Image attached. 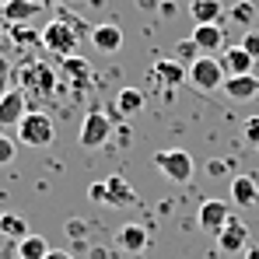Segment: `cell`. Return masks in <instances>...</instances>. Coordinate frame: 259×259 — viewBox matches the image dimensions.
Masks as SVG:
<instances>
[{
  "label": "cell",
  "mask_w": 259,
  "mask_h": 259,
  "mask_svg": "<svg viewBox=\"0 0 259 259\" xmlns=\"http://www.w3.org/2000/svg\"><path fill=\"white\" fill-rule=\"evenodd\" d=\"M18 81H21V91L28 95V102L32 98L35 102H49L56 84H60V74L49 63H42V60H25L18 67Z\"/></svg>",
  "instance_id": "6da1fadb"
},
{
  "label": "cell",
  "mask_w": 259,
  "mask_h": 259,
  "mask_svg": "<svg viewBox=\"0 0 259 259\" xmlns=\"http://www.w3.org/2000/svg\"><path fill=\"white\" fill-rule=\"evenodd\" d=\"M18 140H21L25 147H49V144L56 140V123H53V116H46L39 109L25 112V119L18 123Z\"/></svg>",
  "instance_id": "7a4b0ae2"
},
{
  "label": "cell",
  "mask_w": 259,
  "mask_h": 259,
  "mask_svg": "<svg viewBox=\"0 0 259 259\" xmlns=\"http://www.w3.org/2000/svg\"><path fill=\"white\" fill-rule=\"evenodd\" d=\"M77 39H81V35H77V28L70 25V18H53V21L42 28V35H39V42H42L49 53H56L60 60L74 56Z\"/></svg>",
  "instance_id": "3957f363"
},
{
  "label": "cell",
  "mask_w": 259,
  "mask_h": 259,
  "mask_svg": "<svg viewBox=\"0 0 259 259\" xmlns=\"http://www.w3.org/2000/svg\"><path fill=\"white\" fill-rule=\"evenodd\" d=\"M112 130H116V119H112L109 112H102V109H88L84 123H81V133H77V144L88 147V151L105 147L109 137H112Z\"/></svg>",
  "instance_id": "277c9868"
},
{
  "label": "cell",
  "mask_w": 259,
  "mask_h": 259,
  "mask_svg": "<svg viewBox=\"0 0 259 259\" xmlns=\"http://www.w3.org/2000/svg\"><path fill=\"white\" fill-rule=\"evenodd\" d=\"M154 165H158V172L165 175L168 182H189L193 172H196V161H193V154L189 151H179V147H168V151H158L154 154Z\"/></svg>",
  "instance_id": "5b68a950"
},
{
  "label": "cell",
  "mask_w": 259,
  "mask_h": 259,
  "mask_svg": "<svg viewBox=\"0 0 259 259\" xmlns=\"http://www.w3.org/2000/svg\"><path fill=\"white\" fill-rule=\"evenodd\" d=\"M224 81H228V74H224L221 56H200L189 67V81L186 84H193L196 91H217V88H224Z\"/></svg>",
  "instance_id": "8992f818"
},
{
  "label": "cell",
  "mask_w": 259,
  "mask_h": 259,
  "mask_svg": "<svg viewBox=\"0 0 259 259\" xmlns=\"http://www.w3.org/2000/svg\"><path fill=\"white\" fill-rule=\"evenodd\" d=\"M25 112H32V102H28V95L21 91V88H11L4 98H0V130L14 126L25 119Z\"/></svg>",
  "instance_id": "52a82bcc"
},
{
  "label": "cell",
  "mask_w": 259,
  "mask_h": 259,
  "mask_svg": "<svg viewBox=\"0 0 259 259\" xmlns=\"http://www.w3.org/2000/svg\"><path fill=\"white\" fill-rule=\"evenodd\" d=\"M60 77H63L67 84L81 95V91H88V88H91V81H95V70H91V63H88L84 56H77V53H74V56L60 60Z\"/></svg>",
  "instance_id": "ba28073f"
},
{
  "label": "cell",
  "mask_w": 259,
  "mask_h": 259,
  "mask_svg": "<svg viewBox=\"0 0 259 259\" xmlns=\"http://www.w3.org/2000/svg\"><path fill=\"white\" fill-rule=\"evenodd\" d=\"M217 249L221 252H245L249 249V228L242 217H228V224L217 231Z\"/></svg>",
  "instance_id": "9c48e42d"
},
{
  "label": "cell",
  "mask_w": 259,
  "mask_h": 259,
  "mask_svg": "<svg viewBox=\"0 0 259 259\" xmlns=\"http://www.w3.org/2000/svg\"><path fill=\"white\" fill-rule=\"evenodd\" d=\"M151 81L158 88H179L189 81V67H182L179 60H172V56H165V60H154V67H151Z\"/></svg>",
  "instance_id": "30bf717a"
},
{
  "label": "cell",
  "mask_w": 259,
  "mask_h": 259,
  "mask_svg": "<svg viewBox=\"0 0 259 259\" xmlns=\"http://www.w3.org/2000/svg\"><path fill=\"white\" fill-rule=\"evenodd\" d=\"M228 217H231V203H228V200H203L200 210H196V224H200L203 231L217 235V231L228 224Z\"/></svg>",
  "instance_id": "8fae6325"
},
{
  "label": "cell",
  "mask_w": 259,
  "mask_h": 259,
  "mask_svg": "<svg viewBox=\"0 0 259 259\" xmlns=\"http://www.w3.org/2000/svg\"><path fill=\"white\" fill-rule=\"evenodd\" d=\"M91 46H95L98 53H105V56L119 53V49H123V28H119V25H112V21L95 25V28H91Z\"/></svg>",
  "instance_id": "7c38bea8"
},
{
  "label": "cell",
  "mask_w": 259,
  "mask_h": 259,
  "mask_svg": "<svg viewBox=\"0 0 259 259\" xmlns=\"http://www.w3.org/2000/svg\"><path fill=\"white\" fill-rule=\"evenodd\" d=\"M189 39L200 46L203 56H214V53H224V49H228V42H224V28H221V25H196Z\"/></svg>",
  "instance_id": "4fadbf2b"
},
{
  "label": "cell",
  "mask_w": 259,
  "mask_h": 259,
  "mask_svg": "<svg viewBox=\"0 0 259 259\" xmlns=\"http://www.w3.org/2000/svg\"><path fill=\"white\" fill-rule=\"evenodd\" d=\"M39 11H42L39 0H7L4 11H0V21H4L7 28H11V25H25V21H32Z\"/></svg>",
  "instance_id": "5bb4252c"
},
{
  "label": "cell",
  "mask_w": 259,
  "mask_h": 259,
  "mask_svg": "<svg viewBox=\"0 0 259 259\" xmlns=\"http://www.w3.org/2000/svg\"><path fill=\"white\" fill-rule=\"evenodd\" d=\"M137 193L123 175H109L105 179V207H133Z\"/></svg>",
  "instance_id": "9a60e30c"
},
{
  "label": "cell",
  "mask_w": 259,
  "mask_h": 259,
  "mask_svg": "<svg viewBox=\"0 0 259 259\" xmlns=\"http://www.w3.org/2000/svg\"><path fill=\"white\" fill-rule=\"evenodd\" d=\"M147 228H140V224H123L119 231H116V249L119 252H130V256H137V252H144L147 249Z\"/></svg>",
  "instance_id": "2e32d148"
},
{
  "label": "cell",
  "mask_w": 259,
  "mask_h": 259,
  "mask_svg": "<svg viewBox=\"0 0 259 259\" xmlns=\"http://www.w3.org/2000/svg\"><path fill=\"white\" fill-rule=\"evenodd\" d=\"M231 102H249V98H256L259 95V77L252 74H238V77H228L224 88H221Z\"/></svg>",
  "instance_id": "e0dca14e"
},
{
  "label": "cell",
  "mask_w": 259,
  "mask_h": 259,
  "mask_svg": "<svg viewBox=\"0 0 259 259\" xmlns=\"http://www.w3.org/2000/svg\"><path fill=\"white\" fill-rule=\"evenodd\" d=\"M231 203L235 207H256L259 203V186L252 175H235L231 179Z\"/></svg>",
  "instance_id": "ac0fdd59"
},
{
  "label": "cell",
  "mask_w": 259,
  "mask_h": 259,
  "mask_svg": "<svg viewBox=\"0 0 259 259\" xmlns=\"http://www.w3.org/2000/svg\"><path fill=\"white\" fill-rule=\"evenodd\" d=\"M221 63H224V74L228 77H238V74H252V56L242 49V46H228L224 49V56H221Z\"/></svg>",
  "instance_id": "d6986e66"
},
{
  "label": "cell",
  "mask_w": 259,
  "mask_h": 259,
  "mask_svg": "<svg viewBox=\"0 0 259 259\" xmlns=\"http://www.w3.org/2000/svg\"><path fill=\"white\" fill-rule=\"evenodd\" d=\"M189 14L196 25H221L224 7H221V0H189Z\"/></svg>",
  "instance_id": "ffe728a7"
},
{
  "label": "cell",
  "mask_w": 259,
  "mask_h": 259,
  "mask_svg": "<svg viewBox=\"0 0 259 259\" xmlns=\"http://www.w3.org/2000/svg\"><path fill=\"white\" fill-rule=\"evenodd\" d=\"M14 245H18V259H46L49 252H53L42 235H25V238L14 242Z\"/></svg>",
  "instance_id": "44dd1931"
},
{
  "label": "cell",
  "mask_w": 259,
  "mask_h": 259,
  "mask_svg": "<svg viewBox=\"0 0 259 259\" xmlns=\"http://www.w3.org/2000/svg\"><path fill=\"white\" fill-rule=\"evenodd\" d=\"M140 109H144V91L123 88V91L116 95V112H119V116H137Z\"/></svg>",
  "instance_id": "7402d4cb"
},
{
  "label": "cell",
  "mask_w": 259,
  "mask_h": 259,
  "mask_svg": "<svg viewBox=\"0 0 259 259\" xmlns=\"http://www.w3.org/2000/svg\"><path fill=\"white\" fill-rule=\"evenodd\" d=\"M0 235L11 238V242H21V238L28 235V221H25L21 214H4V221H0Z\"/></svg>",
  "instance_id": "603a6c76"
},
{
  "label": "cell",
  "mask_w": 259,
  "mask_h": 259,
  "mask_svg": "<svg viewBox=\"0 0 259 259\" xmlns=\"http://www.w3.org/2000/svg\"><path fill=\"white\" fill-rule=\"evenodd\" d=\"M252 21H256V7H252L249 0H238V4L231 7V25H242V28L249 32Z\"/></svg>",
  "instance_id": "cb8c5ba5"
},
{
  "label": "cell",
  "mask_w": 259,
  "mask_h": 259,
  "mask_svg": "<svg viewBox=\"0 0 259 259\" xmlns=\"http://www.w3.org/2000/svg\"><path fill=\"white\" fill-rule=\"evenodd\" d=\"M200 56H203V53H200V46L193 42V39H182V42H175V56H172V60H179L182 67H193Z\"/></svg>",
  "instance_id": "d4e9b609"
},
{
  "label": "cell",
  "mask_w": 259,
  "mask_h": 259,
  "mask_svg": "<svg viewBox=\"0 0 259 259\" xmlns=\"http://www.w3.org/2000/svg\"><path fill=\"white\" fill-rule=\"evenodd\" d=\"M14 154H18V144H14V137L0 133V165H11V161H14Z\"/></svg>",
  "instance_id": "484cf974"
},
{
  "label": "cell",
  "mask_w": 259,
  "mask_h": 259,
  "mask_svg": "<svg viewBox=\"0 0 259 259\" xmlns=\"http://www.w3.org/2000/svg\"><path fill=\"white\" fill-rule=\"evenodd\" d=\"M238 46H242L252 60H259V28H249V32L242 35V42H238Z\"/></svg>",
  "instance_id": "4316f807"
},
{
  "label": "cell",
  "mask_w": 259,
  "mask_h": 259,
  "mask_svg": "<svg viewBox=\"0 0 259 259\" xmlns=\"http://www.w3.org/2000/svg\"><path fill=\"white\" fill-rule=\"evenodd\" d=\"M63 231H67V238H84V235H88V224L81 221V217H70V221L63 224Z\"/></svg>",
  "instance_id": "83f0119b"
},
{
  "label": "cell",
  "mask_w": 259,
  "mask_h": 259,
  "mask_svg": "<svg viewBox=\"0 0 259 259\" xmlns=\"http://www.w3.org/2000/svg\"><path fill=\"white\" fill-rule=\"evenodd\" d=\"M11 74H14V70H11V60H7V56H0V98L11 91Z\"/></svg>",
  "instance_id": "f1b7e54d"
},
{
  "label": "cell",
  "mask_w": 259,
  "mask_h": 259,
  "mask_svg": "<svg viewBox=\"0 0 259 259\" xmlns=\"http://www.w3.org/2000/svg\"><path fill=\"white\" fill-rule=\"evenodd\" d=\"M245 140H249V147H259V116L245 119Z\"/></svg>",
  "instance_id": "f546056e"
},
{
  "label": "cell",
  "mask_w": 259,
  "mask_h": 259,
  "mask_svg": "<svg viewBox=\"0 0 259 259\" xmlns=\"http://www.w3.org/2000/svg\"><path fill=\"white\" fill-rule=\"evenodd\" d=\"M207 175H210V179H224V175H228V161H224V158L207 161Z\"/></svg>",
  "instance_id": "4dcf8cb0"
},
{
  "label": "cell",
  "mask_w": 259,
  "mask_h": 259,
  "mask_svg": "<svg viewBox=\"0 0 259 259\" xmlns=\"http://www.w3.org/2000/svg\"><path fill=\"white\" fill-rule=\"evenodd\" d=\"M88 200H95V203H105V179L88 186Z\"/></svg>",
  "instance_id": "1f68e13d"
},
{
  "label": "cell",
  "mask_w": 259,
  "mask_h": 259,
  "mask_svg": "<svg viewBox=\"0 0 259 259\" xmlns=\"http://www.w3.org/2000/svg\"><path fill=\"white\" fill-rule=\"evenodd\" d=\"M46 259H74V256H70V252H60V249H53V252H49Z\"/></svg>",
  "instance_id": "d6a6232c"
},
{
  "label": "cell",
  "mask_w": 259,
  "mask_h": 259,
  "mask_svg": "<svg viewBox=\"0 0 259 259\" xmlns=\"http://www.w3.org/2000/svg\"><path fill=\"white\" fill-rule=\"evenodd\" d=\"M137 4H140L144 11H154V7H158V0H137Z\"/></svg>",
  "instance_id": "836d02e7"
},
{
  "label": "cell",
  "mask_w": 259,
  "mask_h": 259,
  "mask_svg": "<svg viewBox=\"0 0 259 259\" xmlns=\"http://www.w3.org/2000/svg\"><path fill=\"white\" fill-rule=\"evenodd\" d=\"M245 259H259V245H249L245 249Z\"/></svg>",
  "instance_id": "e575fe53"
},
{
  "label": "cell",
  "mask_w": 259,
  "mask_h": 259,
  "mask_svg": "<svg viewBox=\"0 0 259 259\" xmlns=\"http://www.w3.org/2000/svg\"><path fill=\"white\" fill-rule=\"evenodd\" d=\"M39 4H42V7H53V4H60V0H39Z\"/></svg>",
  "instance_id": "d590c367"
},
{
  "label": "cell",
  "mask_w": 259,
  "mask_h": 259,
  "mask_svg": "<svg viewBox=\"0 0 259 259\" xmlns=\"http://www.w3.org/2000/svg\"><path fill=\"white\" fill-rule=\"evenodd\" d=\"M0 42H4V25H0Z\"/></svg>",
  "instance_id": "8d00e7d4"
},
{
  "label": "cell",
  "mask_w": 259,
  "mask_h": 259,
  "mask_svg": "<svg viewBox=\"0 0 259 259\" xmlns=\"http://www.w3.org/2000/svg\"><path fill=\"white\" fill-rule=\"evenodd\" d=\"M4 4H7V0H0V11H4Z\"/></svg>",
  "instance_id": "74e56055"
},
{
  "label": "cell",
  "mask_w": 259,
  "mask_h": 259,
  "mask_svg": "<svg viewBox=\"0 0 259 259\" xmlns=\"http://www.w3.org/2000/svg\"><path fill=\"white\" fill-rule=\"evenodd\" d=\"M67 4H77V0H67Z\"/></svg>",
  "instance_id": "f35d334b"
},
{
  "label": "cell",
  "mask_w": 259,
  "mask_h": 259,
  "mask_svg": "<svg viewBox=\"0 0 259 259\" xmlns=\"http://www.w3.org/2000/svg\"><path fill=\"white\" fill-rule=\"evenodd\" d=\"M0 221H4V210H0Z\"/></svg>",
  "instance_id": "ab89813d"
}]
</instances>
